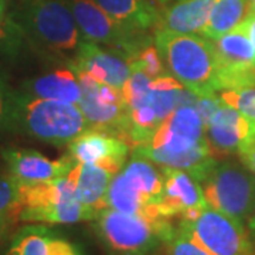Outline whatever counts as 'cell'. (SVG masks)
Segmentation results:
<instances>
[{"mask_svg":"<svg viewBox=\"0 0 255 255\" xmlns=\"http://www.w3.org/2000/svg\"><path fill=\"white\" fill-rule=\"evenodd\" d=\"M160 167L186 170L200 182L217 162L206 137V125L194 105H179L150 139L133 152Z\"/></svg>","mask_w":255,"mask_h":255,"instance_id":"1","label":"cell"},{"mask_svg":"<svg viewBox=\"0 0 255 255\" xmlns=\"http://www.w3.org/2000/svg\"><path fill=\"white\" fill-rule=\"evenodd\" d=\"M9 16L31 48L67 64L84 41L68 0H21Z\"/></svg>","mask_w":255,"mask_h":255,"instance_id":"2","label":"cell"},{"mask_svg":"<svg viewBox=\"0 0 255 255\" xmlns=\"http://www.w3.org/2000/svg\"><path fill=\"white\" fill-rule=\"evenodd\" d=\"M155 46L170 74L196 97L217 95V55L213 40L157 28Z\"/></svg>","mask_w":255,"mask_h":255,"instance_id":"3","label":"cell"},{"mask_svg":"<svg viewBox=\"0 0 255 255\" xmlns=\"http://www.w3.org/2000/svg\"><path fill=\"white\" fill-rule=\"evenodd\" d=\"M94 221L95 233L110 255H155L173 234L170 220L102 209Z\"/></svg>","mask_w":255,"mask_h":255,"instance_id":"4","label":"cell"},{"mask_svg":"<svg viewBox=\"0 0 255 255\" xmlns=\"http://www.w3.org/2000/svg\"><path fill=\"white\" fill-rule=\"evenodd\" d=\"M16 128L36 140L67 146L90 125L78 105L63 101L40 100L17 91Z\"/></svg>","mask_w":255,"mask_h":255,"instance_id":"5","label":"cell"},{"mask_svg":"<svg viewBox=\"0 0 255 255\" xmlns=\"http://www.w3.org/2000/svg\"><path fill=\"white\" fill-rule=\"evenodd\" d=\"M18 183V182H17ZM97 213L75 197L67 176L38 183H18L17 220L28 223L74 224L92 221Z\"/></svg>","mask_w":255,"mask_h":255,"instance_id":"6","label":"cell"},{"mask_svg":"<svg viewBox=\"0 0 255 255\" xmlns=\"http://www.w3.org/2000/svg\"><path fill=\"white\" fill-rule=\"evenodd\" d=\"M162 189V170H157L149 159L132 153L130 160L111 180L107 207L127 214L160 217L157 206Z\"/></svg>","mask_w":255,"mask_h":255,"instance_id":"7","label":"cell"},{"mask_svg":"<svg viewBox=\"0 0 255 255\" xmlns=\"http://www.w3.org/2000/svg\"><path fill=\"white\" fill-rule=\"evenodd\" d=\"M199 183L210 207L246 226L255 207V176L244 164L217 159Z\"/></svg>","mask_w":255,"mask_h":255,"instance_id":"8","label":"cell"},{"mask_svg":"<svg viewBox=\"0 0 255 255\" xmlns=\"http://www.w3.org/2000/svg\"><path fill=\"white\" fill-rule=\"evenodd\" d=\"M68 4L84 40L107 46L125 57L129 63L135 60L145 47L150 46V38L146 31L122 26L94 0H68Z\"/></svg>","mask_w":255,"mask_h":255,"instance_id":"9","label":"cell"},{"mask_svg":"<svg viewBox=\"0 0 255 255\" xmlns=\"http://www.w3.org/2000/svg\"><path fill=\"white\" fill-rule=\"evenodd\" d=\"M182 228L213 255H255V246L246 226L209 204L193 219H180Z\"/></svg>","mask_w":255,"mask_h":255,"instance_id":"10","label":"cell"},{"mask_svg":"<svg viewBox=\"0 0 255 255\" xmlns=\"http://www.w3.org/2000/svg\"><path fill=\"white\" fill-rule=\"evenodd\" d=\"M81 85L78 104L90 129H98L127 142L129 132V107L122 91L94 80L90 74L74 70Z\"/></svg>","mask_w":255,"mask_h":255,"instance_id":"11","label":"cell"},{"mask_svg":"<svg viewBox=\"0 0 255 255\" xmlns=\"http://www.w3.org/2000/svg\"><path fill=\"white\" fill-rule=\"evenodd\" d=\"M204 125L210 147L213 153L219 155H240L255 135V119L248 118L223 101Z\"/></svg>","mask_w":255,"mask_h":255,"instance_id":"12","label":"cell"},{"mask_svg":"<svg viewBox=\"0 0 255 255\" xmlns=\"http://www.w3.org/2000/svg\"><path fill=\"white\" fill-rule=\"evenodd\" d=\"M70 156L78 163L98 164L117 174L127 163L129 145L98 129H88L68 145Z\"/></svg>","mask_w":255,"mask_h":255,"instance_id":"13","label":"cell"},{"mask_svg":"<svg viewBox=\"0 0 255 255\" xmlns=\"http://www.w3.org/2000/svg\"><path fill=\"white\" fill-rule=\"evenodd\" d=\"M1 157L10 176L18 183H38L64 177L70 173L75 160L71 156L50 159L33 149L7 147L1 150Z\"/></svg>","mask_w":255,"mask_h":255,"instance_id":"14","label":"cell"},{"mask_svg":"<svg viewBox=\"0 0 255 255\" xmlns=\"http://www.w3.org/2000/svg\"><path fill=\"white\" fill-rule=\"evenodd\" d=\"M70 68L90 74L94 80L122 91L130 75V63L112 50L101 48L97 43L84 40Z\"/></svg>","mask_w":255,"mask_h":255,"instance_id":"15","label":"cell"},{"mask_svg":"<svg viewBox=\"0 0 255 255\" xmlns=\"http://www.w3.org/2000/svg\"><path fill=\"white\" fill-rule=\"evenodd\" d=\"M163 189L157 211L163 219L180 217L190 210L207 206L200 183L189 172L172 167H162Z\"/></svg>","mask_w":255,"mask_h":255,"instance_id":"16","label":"cell"},{"mask_svg":"<svg viewBox=\"0 0 255 255\" xmlns=\"http://www.w3.org/2000/svg\"><path fill=\"white\" fill-rule=\"evenodd\" d=\"M67 177L73 184L75 197L82 206L97 214L102 209H107V193L114 173L98 164L75 162Z\"/></svg>","mask_w":255,"mask_h":255,"instance_id":"17","label":"cell"},{"mask_svg":"<svg viewBox=\"0 0 255 255\" xmlns=\"http://www.w3.org/2000/svg\"><path fill=\"white\" fill-rule=\"evenodd\" d=\"M20 91L40 100L63 101L78 105L81 101V85L73 68H61L41 74L23 82Z\"/></svg>","mask_w":255,"mask_h":255,"instance_id":"18","label":"cell"},{"mask_svg":"<svg viewBox=\"0 0 255 255\" xmlns=\"http://www.w3.org/2000/svg\"><path fill=\"white\" fill-rule=\"evenodd\" d=\"M4 255H84L78 247L43 226L18 230Z\"/></svg>","mask_w":255,"mask_h":255,"instance_id":"19","label":"cell"},{"mask_svg":"<svg viewBox=\"0 0 255 255\" xmlns=\"http://www.w3.org/2000/svg\"><path fill=\"white\" fill-rule=\"evenodd\" d=\"M217 0H176L160 14L157 28L201 34Z\"/></svg>","mask_w":255,"mask_h":255,"instance_id":"20","label":"cell"},{"mask_svg":"<svg viewBox=\"0 0 255 255\" xmlns=\"http://www.w3.org/2000/svg\"><path fill=\"white\" fill-rule=\"evenodd\" d=\"M122 26L137 31L157 27L160 13L147 0H94Z\"/></svg>","mask_w":255,"mask_h":255,"instance_id":"21","label":"cell"},{"mask_svg":"<svg viewBox=\"0 0 255 255\" xmlns=\"http://www.w3.org/2000/svg\"><path fill=\"white\" fill-rule=\"evenodd\" d=\"M217 65L220 67H236V65H255V51L250 38L247 36L246 30L241 23L231 31L226 33L217 40H213Z\"/></svg>","mask_w":255,"mask_h":255,"instance_id":"22","label":"cell"},{"mask_svg":"<svg viewBox=\"0 0 255 255\" xmlns=\"http://www.w3.org/2000/svg\"><path fill=\"white\" fill-rule=\"evenodd\" d=\"M27 40L21 28L10 17H0V55L14 58L21 54L23 48L27 46Z\"/></svg>","mask_w":255,"mask_h":255,"instance_id":"23","label":"cell"},{"mask_svg":"<svg viewBox=\"0 0 255 255\" xmlns=\"http://www.w3.org/2000/svg\"><path fill=\"white\" fill-rule=\"evenodd\" d=\"M16 98L17 91H14L0 75V136L17 132Z\"/></svg>","mask_w":255,"mask_h":255,"instance_id":"24","label":"cell"},{"mask_svg":"<svg viewBox=\"0 0 255 255\" xmlns=\"http://www.w3.org/2000/svg\"><path fill=\"white\" fill-rule=\"evenodd\" d=\"M166 255H213L177 226L164 244Z\"/></svg>","mask_w":255,"mask_h":255,"instance_id":"25","label":"cell"},{"mask_svg":"<svg viewBox=\"0 0 255 255\" xmlns=\"http://www.w3.org/2000/svg\"><path fill=\"white\" fill-rule=\"evenodd\" d=\"M219 97L224 104L236 108L248 118L255 119V88L224 90Z\"/></svg>","mask_w":255,"mask_h":255,"instance_id":"26","label":"cell"},{"mask_svg":"<svg viewBox=\"0 0 255 255\" xmlns=\"http://www.w3.org/2000/svg\"><path fill=\"white\" fill-rule=\"evenodd\" d=\"M18 183L11 176H0V213H7L17 220Z\"/></svg>","mask_w":255,"mask_h":255,"instance_id":"27","label":"cell"},{"mask_svg":"<svg viewBox=\"0 0 255 255\" xmlns=\"http://www.w3.org/2000/svg\"><path fill=\"white\" fill-rule=\"evenodd\" d=\"M130 63L137 64L143 71H145L152 80L157 78V77H162L166 75V71L163 68V64H162V55L157 51L156 46H147L145 47L135 60H132Z\"/></svg>","mask_w":255,"mask_h":255,"instance_id":"28","label":"cell"},{"mask_svg":"<svg viewBox=\"0 0 255 255\" xmlns=\"http://www.w3.org/2000/svg\"><path fill=\"white\" fill-rule=\"evenodd\" d=\"M240 156H241V159H243L244 166H246L247 169L255 176V135L251 137L250 142L243 147Z\"/></svg>","mask_w":255,"mask_h":255,"instance_id":"29","label":"cell"},{"mask_svg":"<svg viewBox=\"0 0 255 255\" xmlns=\"http://www.w3.org/2000/svg\"><path fill=\"white\" fill-rule=\"evenodd\" d=\"M241 26L246 30L247 36L250 38V41H251V44L254 47L255 51V11L250 10V11L247 13V16L244 17V20L241 21Z\"/></svg>","mask_w":255,"mask_h":255,"instance_id":"30","label":"cell"},{"mask_svg":"<svg viewBox=\"0 0 255 255\" xmlns=\"http://www.w3.org/2000/svg\"><path fill=\"white\" fill-rule=\"evenodd\" d=\"M16 221V217L7 214V213H0V237L7 231V228L11 226V223Z\"/></svg>","mask_w":255,"mask_h":255,"instance_id":"31","label":"cell"},{"mask_svg":"<svg viewBox=\"0 0 255 255\" xmlns=\"http://www.w3.org/2000/svg\"><path fill=\"white\" fill-rule=\"evenodd\" d=\"M246 228H247L248 236H250L251 241L254 243V246H255V207L254 210H253V213H251V216H250L248 220H247Z\"/></svg>","mask_w":255,"mask_h":255,"instance_id":"32","label":"cell"},{"mask_svg":"<svg viewBox=\"0 0 255 255\" xmlns=\"http://www.w3.org/2000/svg\"><path fill=\"white\" fill-rule=\"evenodd\" d=\"M0 17L1 18L9 17V11H7V0H0Z\"/></svg>","mask_w":255,"mask_h":255,"instance_id":"33","label":"cell"},{"mask_svg":"<svg viewBox=\"0 0 255 255\" xmlns=\"http://www.w3.org/2000/svg\"><path fill=\"white\" fill-rule=\"evenodd\" d=\"M250 10L255 11V0H250Z\"/></svg>","mask_w":255,"mask_h":255,"instance_id":"34","label":"cell"},{"mask_svg":"<svg viewBox=\"0 0 255 255\" xmlns=\"http://www.w3.org/2000/svg\"><path fill=\"white\" fill-rule=\"evenodd\" d=\"M160 1H169V0H160Z\"/></svg>","mask_w":255,"mask_h":255,"instance_id":"35","label":"cell"}]
</instances>
